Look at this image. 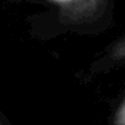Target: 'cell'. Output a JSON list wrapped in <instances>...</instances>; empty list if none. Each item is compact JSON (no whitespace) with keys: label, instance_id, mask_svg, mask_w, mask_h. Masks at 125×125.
<instances>
[{"label":"cell","instance_id":"cell-1","mask_svg":"<svg viewBox=\"0 0 125 125\" xmlns=\"http://www.w3.org/2000/svg\"><path fill=\"white\" fill-rule=\"evenodd\" d=\"M74 20L90 19L102 12L109 0H45Z\"/></svg>","mask_w":125,"mask_h":125},{"label":"cell","instance_id":"cell-2","mask_svg":"<svg viewBox=\"0 0 125 125\" xmlns=\"http://www.w3.org/2000/svg\"><path fill=\"white\" fill-rule=\"evenodd\" d=\"M116 123H118V125H125V103L123 104V108L120 109V112L118 114Z\"/></svg>","mask_w":125,"mask_h":125}]
</instances>
